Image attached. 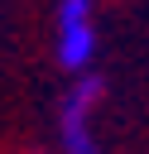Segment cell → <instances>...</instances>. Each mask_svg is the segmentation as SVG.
<instances>
[{
  "mask_svg": "<svg viewBox=\"0 0 149 154\" xmlns=\"http://www.w3.org/2000/svg\"><path fill=\"white\" fill-rule=\"evenodd\" d=\"M106 96V82L96 72H82L67 91H62V111H58V135H62V154H96L91 140V111Z\"/></svg>",
  "mask_w": 149,
  "mask_h": 154,
  "instance_id": "cell-1",
  "label": "cell"
},
{
  "mask_svg": "<svg viewBox=\"0 0 149 154\" xmlns=\"http://www.w3.org/2000/svg\"><path fill=\"white\" fill-rule=\"evenodd\" d=\"M96 53V29H91V0H58V63L67 72H87Z\"/></svg>",
  "mask_w": 149,
  "mask_h": 154,
  "instance_id": "cell-2",
  "label": "cell"
}]
</instances>
